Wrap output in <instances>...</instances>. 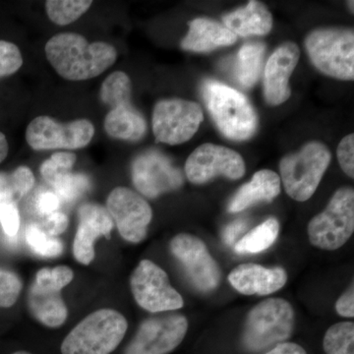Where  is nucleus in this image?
<instances>
[{
  "instance_id": "35",
  "label": "nucleus",
  "mask_w": 354,
  "mask_h": 354,
  "mask_svg": "<svg viewBox=\"0 0 354 354\" xmlns=\"http://www.w3.org/2000/svg\"><path fill=\"white\" fill-rule=\"evenodd\" d=\"M23 64V57L17 46L9 41H0V78L17 72Z\"/></svg>"
},
{
  "instance_id": "40",
  "label": "nucleus",
  "mask_w": 354,
  "mask_h": 354,
  "mask_svg": "<svg viewBox=\"0 0 354 354\" xmlns=\"http://www.w3.org/2000/svg\"><path fill=\"white\" fill-rule=\"evenodd\" d=\"M335 310L341 316L353 318L354 316V290L351 285L335 304Z\"/></svg>"
},
{
  "instance_id": "31",
  "label": "nucleus",
  "mask_w": 354,
  "mask_h": 354,
  "mask_svg": "<svg viewBox=\"0 0 354 354\" xmlns=\"http://www.w3.org/2000/svg\"><path fill=\"white\" fill-rule=\"evenodd\" d=\"M90 186L87 176L68 171L58 177L51 187L62 201L73 202L82 197L90 189Z\"/></svg>"
},
{
  "instance_id": "12",
  "label": "nucleus",
  "mask_w": 354,
  "mask_h": 354,
  "mask_svg": "<svg viewBox=\"0 0 354 354\" xmlns=\"http://www.w3.org/2000/svg\"><path fill=\"white\" fill-rule=\"evenodd\" d=\"M245 171V162L239 153L214 144L198 147L185 165L186 176L194 184L208 183L218 176L236 180Z\"/></svg>"
},
{
  "instance_id": "34",
  "label": "nucleus",
  "mask_w": 354,
  "mask_h": 354,
  "mask_svg": "<svg viewBox=\"0 0 354 354\" xmlns=\"http://www.w3.org/2000/svg\"><path fill=\"white\" fill-rule=\"evenodd\" d=\"M22 281L15 272L0 268V308H10L22 291Z\"/></svg>"
},
{
  "instance_id": "39",
  "label": "nucleus",
  "mask_w": 354,
  "mask_h": 354,
  "mask_svg": "<svg viewBox=\"0 0 354 354\" xmlns=\"http://www.w3.org/2000/svg\"><path fill=\"white\" fill-rule=\"evenodd\" d=\"M68 223L67 216L58 211L46 216L44 230L51 236L57 237V235L64 234L68 227Z\"/></svg>"
},
{
  "instance_id": "2",
  "label": "nucleus",
  "mask_w": 354,
  "mask_h": 354,
  "mask_svg": "<svg viewBox=\"0 0 354 354\" xmlns=\"http://www.w3.org/2000/svg\"><path fill=\"white\" fill-rule=\"evenodd\" d=\"M202 95L212 118L227 138L244 141L255 134L257 113L245 95L215 80L202 84Z\"/></svg>"
},
{
  "instance_id": "15",
  "label": "nucleus",
  "mask_w": 354,
  "mask_h": 354,
  "mask_svg": "<svg viewBox=\"0 0 354 354\" xmlns=\"http://www.w3.org/2000/svg\"><path fill=\"white\" fill-rule=\"evenodd\" d=\"M187 329V319L183 315L149 319L140 326L124 354L169 353L183 342Z\"/></svg>"
},
{
  "instance_id": "43",
  "label": "nucleus",
  "mask_w": 354,
  "mask_h": 354,
  "mask_svg": "<svg viewBox=\"0 0 354 354\" xmlns=\"http://www.w3.org/2000/svg\"><path fill=\"white\" fill-rule=\"evenodd\" d=\"M9 152L8 142L6 135L3 133L0 132V164L6 160L7 155Z\"/></svg>"
},
{
  "instance_id": "38",
  "label": "nucleus",
  "mask_w": 354,
  "mask_h": 354,
  "mask_svg": "<svg viewBox=\"0 0 354 354\" xmlns=\"http://www.w3.org/2000/svg\"><path fill=\"white\" fill-rule=\"evenodd\" d=\"M62 204V200L53 191H44L39 193L35 201V208L39 215L48 216L51 214L58 212Z\"/></svg>"
},
{
  "instance_id": "29",
  "label": "nucleus",
  "mask_w": 354,
  "mask_h": 354,
  "mask_svg": "<svg viewBox=\"0 0 354 354\" xmlns=\"http://www.w3.org/2000/svg\"><path fill=\"white\" fill-rule=\"evenodd\" d=\"M324 351L327 354H354V325L342 322L332 326L324 337Z\"/></svg>"
},
{
  "instance_id": "30",
  "label": "nucleus",
  "mask_w": 354,
  "mask_h": 354,
  "mask_svg": "<svg viewBox=\"0 0 354 354\" xmlns=\"http://www.w3.org/2000/svg\"><path fill=\"white\" fill-rule=\"evenodd\" d=\"M26 241L37 255L44 258H55L64 252V243L51 236L38 225H30L26 230Z\"/></svg>"
},
{
  "instance_id": "22",
  "label": "nucleus",
  "mask_w": 354,
  "mask_h": 354,
  "mask_svg": "<svg viewBox=\"0 0 354 354\" xmlns=\"http://www.w3.org/2000/svg\"><path fill=\"white\" fill-rule=\"evenodd\" d=\"M223 24L236 36H264L271 32L272 14L259 1H250L245 7L236 9L223 18Z\"/></svg>"
},
{
  "instance_id": "32",
  "label": "nucleus",
  "mask_w": 354,
  "mask_h": 354,
  "mask_svg": "<svg viewBox=\"0 0 354 354\" xmlns=\"http://www.w3.org/2000/svg\"><path fill=\"white\" fill-rule=\"evenodd\" d=\"M76 156L69 152H59L53 153L50 158L46 160L41 165V174L46 183L53 185V183L65 172L71 171L72 167L76 162Z\"/></svg>"
},
{
  "instance_id": "41",
  "label": "nucleus",
  "mask_w": 354,
  "mask_h": 354,
  "mask_svg": "<svg viewBox=\"0 0 354 354\" xmlns=\"http://www.w3.org/2000/svg\"><path fill=\"white\" fill-rule=\"evenodd\" d=\"M247 227V221L245 220H237L234 223H230L227 227L223 230V241L227 245L232 246L236 241L237 237L245 232Z\"/></svg>"
},
{
  "instance_id": "7",
  "label": "nucleus",
  "mask_w": 354,
  "mask_h": 354,
  "mask_svg": "<svg viewBox=\"0 0 354 354\" xmlns=\"http://www.w3.org/2000/svg\"><path fill=\"white\" fill-rule=\"evenodd\" d=\"M354 230V191L339 188L322 213L308 225L309 241L323 250H337L346 243Z\"/></svg>"
},
{
  "instance_id": "1",
  "label": "nucleus",
  "mask_w": 354,
  "mask_h": 354,
  "mask_svg": "<svg viewBox=\"0 0 354 354\" xmlns=\"http://www.w3.org/2000/svg\"><path fill=\"white\" fill-rule=\"evenodd\" d=\"M46 57L62 78L84 81L101 75L118 58L113 46L102 41L88 43L74 32L55 35L46 44Z\"/></svg>"
},
{
  "instance_id": "9",
  "label": "nucleus",
  "mask_w": 354,
  "mask_h": 354,
  "mask_svg": "<svg viewBox=\"0 0 354 354\" xmlns=\"http://www.w3.org/2000/svg\"><path fill=\"white\" fill-rule=\"evenodd\" d=\"M133 297L142 308L153 313L183 308V297L169 283L167 272L150 260H142L132 272Z\"/></svg>"
},
{
  "instance_id": "5",
  "label": "nucleus",
  "mask_w": 354,
  "mask_h": 354,
  "mask_svg": "<svg viewBox=\"0 0 354 354\" xmlns=\"http://www.w3.org/2000/svg\"><path fill=\"white\" fill-rule=\"evenodd\" d=\"M332 155L319 142H310L295 153L279 162L281 180L288 196L298 202L310 199L329 167Z\"/></svg>"
},
{
  "instance_id": "14",
  "label": "nucleus",
  "mask_w": 354,
  "mask_h": 354,
  "mask_svg": "<svg viewBox=\"0 0 354 354\" xmlns=\"http://www.w3.org/2000/svg\"><path fill=\"white\" fill-rule=\"evenodd\" d=\"M132 179L137 190L151 199L178 189L183 184L181 171L158 151H149L135 158Z\"/></svg>"
},
{
  "instance_id": "4",
  "label": "nucleus",
  "mask_w": 354,
  "mask_h": 354,
  "mask_svg": "<svg viewBox=\"0 0 354 354\" xmlns=\"http://www.w3.org/2000/svg\"><path fill=\"white\" fill-rule=\"evenodd\" d=\"M295 328V311L285 299L269 298L260 302L247 316L244 346L253 353L286 341Z\"/></svg>"
},
{
  "instance_id": "16",
  "label": "nucleus",
  "mask_w": 354,
  "mask_h": 354,
  "mask_svg": "<svg viewBox=\"0 0 354 354\" xmlns=\"http://www.w3.org/2000/svg\"><path fill=\"white\" fill-rule=\"evenodd\" d=\"M297 44L285 43L272 53L264 72V97L271 106H279L290 99V78L299 60Z\"/></svg>"
},
{
  "instance_id": "18",
  "label": "nucleus",
  "mask_w": 354,
  "mask_h": 354,
  "mask_svg": "<svg viewBox=\"0 0 354 354\" xmlns=\"http://www.w3.org/2000/svg\"><path fill=\"white\" fill-rule=\"evenodd\" d=\"M230 285L244 295H268L283 288L288 281L281 268L267 269L260 265L237 266L228 276Z\"/></svg>"
},
{
  "instance_id": "44",
  "label": "nucleus",
  "mask_w": 354,
  "mask_h": 354,
  "mask_svg": "<svg viewBox=\"0 0 354 354\" xmlns=\"http://www.w3.org/2000/svg\"><path fill=\"white\" fill-rule=\"evenodd\" d=\"M12 354H32V353H28V351H16V353H14Z\"/></svg>"
},
{
  "instance_id": "6",
  "label": "nucleus",
  "mask_w": 354,
  "mask_h": 354,
  "mask_svg": "<svg viewBox=\"0 0 354 354\" xmlns=\"http://www.w3.org/2000/svg\"><path fill=\"white\" fill-rule=\"evenodd\" d=\"M305 46L312 64L322 73L339 80H353V30H315L307 36Z\"/></svg>"
},
{
  "instance_id": "3",
  "label": "nucleus",
  "mask_w": 354,
  "mask_h": 354,
  "mask_svg": "<svg viewBox=\"0 0 354 354\" xmlns=\"http://www.w3.org/2000/svg\"><path fill=\"white\" fill-rule=\"evenodd\" d=\"M127 319L113 309H100L86 317L65 337L62 354H111L127 334Z\"/></svg>"
},
{
  "instance_id": "8",
  "label": "nucleus",
  "mask_w": 354,
  "mask_h": 354,
  "mask_svg": "<svg viewBox=\"0 0 354 354\" xmlns=\"http://www.w3.org/2000/svg\"><path fill=\"white\" fill-rule=\"evenodd\" d=\"M204 115L201 106L185 100H164L153 111V131L156 141L169 145L185 143L199 129Z\"/></svg>"
},
{
  "instance_id": "36",
  "label": "nucleus",
  "mask_w": 354,
  "mask_h": 354,
  "mask_svg": "<svg viewBox=\"0 0 354 354\" xmlns=\"http://www.w3.org/2000/svg\"><path fill=\"white\" fill-rule=\"evenodd\" d=\"M20 213L17 204H0V223L4 234L15 236L19 232Z\"/></svg>"
},
{
  "instance_id": "23",
  "label": "nucleus",
  "mask_w": 354,
  "mask_h": 354,
  "mask_svg": "<svg viewBox=\"0 0 354 354\" xmlns=\"http://www.w3.org/2000/svg\"><path fill=\"white\" fill-rule=\"evenodd\" d=\"M104 130L113 138L138 141L145 135V118L131 104L111 109L104 120Z\"/></svg>"
},
{
  "instance_id": "28",
  "label": "nucleus",
  "mask_w": 354,
  "mask_h": 354,
  "mask_svg": "<svg viewBox=\"0 0 354 354\" xmlns=\"http://www.w3.org/2000/svg\"><path fill=\"white\" fill-rule=\"evenodd\" d=\"M92 1L50 0L46 2V13L55 24L66 26L80 18L92 6Z\"/></svg>"
},
{
  "instance_id": "27",
  "label": "nucleus",
  "mask_w": 354,
  "mask_h": 354,
  "mask_svg": "<svg viewBox=\"0 0 354 354\" xmlns=\"http://www.w3.org/2000/svg\"><path fill=\"white\" fill-rule=\"evenodd\" d=\"M131 81L124 72L116 71L104 81L101 88V99L111 106L131 104Z\"/></svg>"
},
{
  "instance_id": "13",
  "label": "nucleus",
  "mask_w": 354,
  "mask_h": 354,
  "mask_svg": "<svg viewBox=\"0 0 354 354\" xmlns=\"http://www.w3.org/2000/svg\"><path fill=\"white\" fill-rule=\"evenodd\" d=\"M106 209L125 241L139 243L145 239L153 211L143 197L129 188L116 187L109 194Z\"/></svg>"
},
{
  "instance_id": "26",
  "label": "nucleus",
  "mask_w": 354,
  "mask_h": 354,
  "mask_svg": "<svg viewBox=\"0 0 354 354\" xmlns=\"http://www.w3.org/2000/svg\"><path fill=\"white\" fill-rule=\"evenodd\" d=\"M279 232L278 220L274 218H268L237 241L234 250L241 254L262 252L274 243L278 239Z\"/></svg>"
},
{
  "instance_id": "33",
  "label": "nucleus",
  "mask_w": 354,
  "mask_h": 354,
  "mask_svg": "<svg viewBox=\"0 0 354 354\" xmlns=\"http://www.w3.org/2000/svg\"><path fill=\"white\" fill-rule=\"evenodd\" d=\"M74 279V272L66 266H58V267L53 268V269H44L39 270L37 272L36 281L35 283L43 288H51L62 291V288L68 286Z\"/></svg>"
},
{
  "instance_id": "10",
  "label": "nucleus",
  "mask_w": 354,
  "mask_h": 354,
  "mask_svg": "<svg viewBox=\"0 0 354 354\" xmlns=\"http://www.w3.org/2000/svg\"><path fill=\"white\" fill-rule=\"evenodd\" d=\"M94 134V125L87 120L60 123L50 116L41 115L28 125L26 140L36 151L55 149L76 150L87 146Z\"/></svg>"
},
{
  "instance_id": "17",
  "label": "nucleus",
  "mask_w": 354,
  "mask_h": 354,
  "mask_svg": "<svg viewBox=\"0 0 354 354\" xmlns=\"http://www.w3.org/2000/svg\"><path fill=\"white\" fill-rule=\"evenodd\" d=\"M78 218L74 257L81 264L88 265L95 258V241L101 236L111 239L113 221L108 209L97 204H84L79 209Z\"/></svg>"
},
{
  "instance_id": "25",
  "label": "nucleus",
  "mask_w": 354,
  "mask_h": 354,
  "mask_svg": "<svg viewBox=\"0 0 354 354\" xmlns=\"http://www.w3.org/2000/svg\"><path fill=\"white\" fill-rule=\"evenodd\" d=\"M34 174L27 167H19L13 172H0V204H17L32 190Z\"/></svg>"
},
{
  "instance_id": "37",
  "label": "nucleus",
  "mask_w": 354,
  "mask_h": 354,
  "mask_svg": "<svg viewBox=\"0 0 354 354\" xmlns=\"http://www.w3.org/2000/svg\"><path fill=\"white\" fill-rule=\"evenodd\" d=\"M337 160L344 174L351 178L354 176V136L348 135L337 147Z\"/></svg>"
},
{
  "instance_id": "42",
  "label": "nucleus",
  "mask_w": 354,
  "mask_h": 354,
  "mask_svg": "<svg viewBox=\"0 0 354 354\" xmlns=\"http://www.w3.org/2000/svg\"><path fill=\"white\" fill-rule=\"evenodd\" d=\"M266 354H307L304 348L299 344H293V342H283V344H277L274 348L268 351Z\"/></svg>"
},
{
  "instance_id": "21",
  "label": "nucleus",
  "mask_w": 354,
  "mask_h": 354,
  "mask_svg": "<svg viewBox=\"0 0 354 354\" xmlns=\"http://www.w3.org/2000/svg\"><path fill=\"white\" fill-rule=\"evenodd\" d=\"M28 306L32 316L46 327H60L68 315L60 291L43 288L35 283L28 292Z\"/></svg>"
},
{
  "instance_id": "19",
  "label": "nucleus",
  "mask_w": 354,
  "mask_h": 354,
  "mask_svg": "<svg viewBox=\"0 0 354 354\" xmlns=\"http://www.w3.org/2000/svg\"><path fill=\"white\" fill-rule=\"evenodd\" d=\"M237 36L227 27L207 18L189 22V32L181 41V48L193 53H209L220 46H232Z\"/></svg>"
},
{
  "instance_id": "24",
  "label": "nucleus",
  "mask_w": 354,
  "mask_h": 354,
  "mask_svg": "<svg viewBox=\"0 0 354 354\" xmlns=\"http://www.w3.org/2000/svg\"><path fill=\"white\" fill-rule=\"evenodd\" d=\"M265 50L262 43H247L241 46L235 58L232 73L242 88H252L259 80Z\"/></svg>"
},
{
  "instance_id": "11",
  "label": "nucleus",
  "mask_w": 354,
  "mask_h": 354,
  "mask_svg": "<svg viewBox=\"0 0 354 354\" xmlns=\"http://www.w3.org/2000/svg\"><path fill=\"white\" fill-rule=\"evenodd\" d=\"M171 251L198 290L209 292L220 285V267L201 239L187 234L176 235L171 239Z\"/></svg>"
},
{
  "instance_id": "20",
  "label": "nucleus",
  "mask_w": 354,
  "mask_h": 354,
  "mask_svg": "<svg viewBox=\"0 0 354 354\" xmlns=\"http://www.w3.org/2000/svg\"><path fill=\"white\" fill-rule=\"evenodd\" d=\"M281 193V178L274 171L262 169L244 184L228 205L230 213H239L260 202H271Z\"/></svg>"
}]
</instances>
